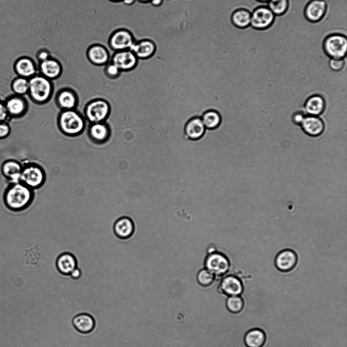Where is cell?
<instances>
[{"instance_id": "1", "label": "cell", "mask_w": 347, "mask_h": 347, "mask_svg": "<svg viewBox=\"0 0 347 347\" xmlns=\"http://www.w3.org/2000/svg\"><path fill=\"white\" fill-rule=\"evenodd\" d=\"M34 198V190L20 182L10 183L3 194L5 206L13 212L25 210L31 205Z\"/></svg>"}, {"instance_id": "2", "label": "cell", "mask_w": 347, "mask_h": 347, "mask_svg": "<svg viewBox=\"0 0 347 347\" xmlns=\"http://www.w3.org/2000/svg\"><path fill=\"white\" fill-rule=\"evenodd\" d=\"M231 263L224 253L211 247L208 249L204 260V268L211 272L215 277H223L229 271Z\"/></svg>"}, {"instance_id": "3", "label": "cell", "mask_w": 347, "mask_h": 347, "mask_svg": "<svg viewBox=\"0 0 347 347\" xmlns=\"http://www.w3.org/2000/svg\"><path fill=\"white\" fill-rule=\"evenodd\" d=\"M52 91L51 80L42 75H35L28 79V94L37 103L47 101Z\"/></svg>"}, {"instance_id": "4", "label": "cell", "mask_w": 347, "mask_h": 347, "mask_svg": "<svg viewBox=\"0 0 347 347\" xmlns=\"http://www.w3.org/2000/svg\"><path fill=\"white\" fill-rule=\"evenodd\" d=\"M59 125L64 133L74 136L82 132L84 129L85 122L77 111L74 109L64 110L59 115Z\"/></svg>"}, {"instance_id": "5", "label": "cell", "mask_w": 347, "mask_h": 347, "mask_svg": "<svg viewBox=\"0 0 347 347\" xmlns=\"http://www.w3.org/2000/svg\"><path fill=\"white\" fill-rule=\"evenodd\" d=\"M323 48L330 59H344L347 50L346 36L339 33L329 35L324 40Z\"/></svg>"}, {"instance_id": "6", "label": "cell", "mask_w": 347, "mask_h": 347, "mask_svg": "<svg viewBox=\"0 0 347 347\" xmlns=\"http://www.w3.org/2000/svg\"><path fill=\"white\" fill-rule=\"evenodd\" d=\"M45 180V173L39 166L30 164L23 167L20 182L30 189L34 190L41 188Z\"/></svg>"}, {"instance_id": "7", "label": "cell", "mask_w": 347, "mask_h": 347, "mask_svg": "<svg viewBox=\"0 0 347 347\" xmlns=\"http://www.w3.org/2000/svg\"><path fill=\"white\" fill-rule=\"evenodd\" d=\"M110 111L109 103L102 99H96L88 102L85 107V115L92 123L103 122Z\"/></svg>"}, {"instance_id": "8", "label": "cell", "mask_w": 347, "mask_h": 347, "mask_svg": "<svg viewBox=\"0 0 347 347\" xmlns=\"http://www.w3.org/2000/svg\"><path fill=\"white\" fill-rule=\"evenodd\" d=\"M275 16L267 6L257 7L251 13L250 26L257 30H265L272 25Z\"/></svg>"}, {"instance_id": "9", "label": "cell", "mask_w": 347, "mask_h": 347, "mask_svg": "<svg viewBox=\"0 0 347 347\" xmlns=\"http://www.w3.org/2000/svg\"><path fill=\"white\" fill-rule=\"evenodd\" d=\"M135 40L132 33L125 28H120L114 31L110 36L108 44L115 51L130 49Z\"/></svg>"}, {"instance_id": "10", "label": "cell", "mask_w": 347, "mask_h": 347, "mask_svg": "<svg viewBox=\"0 0 347 347\" xmlns=\"http://www.w3.org/2000/svg\"><path fill=\"white\" fill-rule=\"evenodd\" d=\"M110 62L120 71L129 72L136 67L138 58L131 50L127 49L115 51L110 57Z\"/></svg>"}, {"instance_id": "11", "label": "cell", "mask_w": 347, "mask_h": 347, "mask_svg": "<svg viewBox=\"0 0 347 347\" xmlns=\"http://www.w3.org/2000/svg\"><path fill=\"white\" fill-rule=\"evenodd\" d=\"M327 10L328 4L326 0H310L304 8V15L307 21L317 23L323 19Z\"/></svg>"}, {"instance_id": "12", "label": "cell", "mask_w": 347, "mask_h": 347, "mask_svg": "<svg viewBox=\"0 0 347 347\" xmlns=\"http://www.w3.org/2000/svg\"><path fill=\"white\" fill-rule=\"evenodd\" d=\"M218 291L220 294L228 296H240L243 291V285L241 279L237 276L227 275L221 279Z\"/></svg>"}, {"instance_id": "13", "label": "cell", "mask_w": 347, "mask_h": 347, "mask_svg": "<svg viewBox=\"0 0 347 347\" xmlns=\"http://www.w3.org/2000/svg\"><path fill=\"white\" fill-rule=\"evenodd\" d=\"M298 261V255L294 250L285 249L276 254L274 264L276 268L280 272H289L295 268Z\"/></svg>"}, {"instance_id": "14", "label": "cell", "mask_w": 347, "mask_h": 347, "mask_svg": "<svg viewBox=\"0 0 347 347\" xmlns=\"http://www.w3.org/2000/svg\"><path fill=\"white\" fill-rule=\"evenodd\" d=\"M86 56L89 62L96 66L106 65L110 60L108 50L101 44L90 46L87 50Z\"/></svg>"}, {"instance_id": "15", "label": "cell", "mask_w": 347, "mask_h": 347, "mask_svg": "<svg viewBox=\"0 0 347 347\" xmlns=\"http://www.w3.org/2000/svg\"><path fill=\"white\" fill-rule=\"evenodd\" d=\"M301 126L302 130L311 137L321 135L325 128L324 122L321 118L318 116L310 115L305 116Z\"/></svg>"}, {"instance_id": "16", "label": "cell", "mask_w": 347, "mask_h": 347, "mask_svg": "<svg viewBox=\"0 0 347 347\" xmlns=\"http://www.w3.org/2000/svg\"><path fill=\"white\" fill-rule=\"evenodd\" d=\"M135 226L132 219L123 216L118 219L113 225L115 235L119 239H127L131 238L135 232Z\"/></svg>"}, {"instance_id": "17", "label": "cell", "mask_w": 347, "mask_h": 347, "mask_svg": "<svg viewBox=\"0 0 347 347\" xmlns=\"http://www.w3.org/2000/svg\"><path fill=\"white\" fill-rule=\"evenodd\" d=\"M39 69L41 74L50 80L58 77L62 72V67L60 62L52 57L40 62Z\"/></svg>"}, {"instance_id": "18", "label": "cell", "mask_w": 347, "mask_h": 347, "mask_svg": "<svg viewBox=\"0 0 347 347\" xmlns=\"http://www.w3.org/2000/svg\"><path fill=\"white\" fill-rule=\"evenodd\" d=\"M131 50L139 59H146L151 57L155 51L154 43L147 39L136 41L130 48Z\"/></svg>"}, {"instance_id": "19", "label": "cell", "mask_w": 347, "mask_h": 347, "mask_svg": "<svg viewBox=\"0 0 347 347\" xmlns=\"http://www.w3.org/2000/svg\"><path fill=\"white\" fill-rule=\"evenodd\" d=\"M15 69L20 77L29 79L36 75L37 67L34 62L28 57H22L15 63Z\"/></svg>"}, {"instance_id": "20", "label": "cell", "mask_w": 347, "mask_h": 347, "mask_svg": "<svg viewBox=\"0 0 347 347\" xmlns=\"http://www.w3.org/2000/svg\"><path fill=\"white\" fill-rule=\"evenodd\" d=\"M23 167L18 162L9 160L4 162L1 167L2 173L10 183L20 182Z\"/></svg>"}, {"instance_id": "21", "label": "cell", "mask_w": 347, "mask_h": 347, "mask_svg": "<svg viewBox=\"0 0 347 347\" xmlns=\"http://www.w3.org/2000/svg\"><path fill=\"white\" fill-rule=\"evenodd\" d=\"M304 106L305 111L310 115L318 116L324 111L326 101L322 96L313 95L307 99Z\"/></svg>"}, {"instance_id": "22", "label": "cell", "mask_w": 347, "mask_h": 347, "mask_svg": "<svg viewBox=\"0 0 347 347\" xmlns=\"http://www.w3.org/2000/svg\"><path fill=\"white\" fill-rule=\"evenodd\" d=\"M77 262L75 256L71 253L65 252L57 258L56 266L58 271L62 274L70 275L71 272L77 268Z\"/></svg>"}, {"instance_id": "23", "label": "cell", "mask_w": 347, "mask_h": 347, "mask_svg": "<svg viewBox=\"0 0 347 347\" xmlns=\"http://www.w3.org/2000/svg\"><path fill=\"white\" fill-rule=\"evenodd\" d=\"M74 328L79 332L87 334L91 332L95 327L94 319L87 313L76 315L72 321Z\"/></svg>"}, {"instance_id": "24", "label": "cell", "mask_w": 347, "mask_h": 347, "mask_svg": "<svg viewBox=\"0 0 347 347\" xmlns=\"http://www.w3.org/2000/svg\"><path fill=\"white\" fill-rule=\"evenodd\" d=\"M205 129L201 118H194L186 124L185 133L188 138L196 140L202 137L205 133Z\"/></svg>"}, {"instance_id": "25", "label": "cell", "mask_w": 347, "mask_h": 347, "mask_svg": "<svg viewBox=\"0 0 347 347\" xmlns=\"http://www.w3.org/2000/svg\"><path fill=\"white\" fill-rule=\"evenodd\" d=\"M266 340L264 331L259 328L248 331L244 337V341L247 347H263Z\"/></svg>"}, {"instance_id": "26", "label": "cell", "mask_w": 347, "mask_h": 347, "mask_svg": "<svg viewBox=\"0 0 347 347\" xmlns=\"http://www.w3.org/2000/svg\"><path fill=\"white\" fill-rule=\"evenodd\" d=\"M5 105L8 114L13 116L20 115L26 108L25 101L18 95L8 98Z\"/></svg>"}, {"instance_id": "27", "label": "cell", "mask_w": 347, "mask_h": 347, "mask_svg": "<svg viewBox=\"0 0 347 347\" xmlns=\"http://www.w3.org/2000/svg\"><path fill=\"white\" fill-rule=\"evenodd\" d=\"M78 99L74 92L70 90H62L58 94L57 102L64 110L74 109L77 104Z\"/></svg>"}, {"instance_id": "28", "label": "cell", "mask_w": 347, "mask_h": 347, "mask_svg": "<svg viewBox=\"0 0 347 347\" xmlns=\"http://www.w3.org/2000/svg\"><path fill=\"white\" fill-rule=\"evenodd\" d=\"M251 13L245 9L235 10L231 16L232 23L239 28H246L250 26Z\"/></svg>"}, {"instance_id": "29", "label": "cell", "mask_w": 347, "mask_h": 347, "mask_svg": "<svg viewBox=\"0 0 347 347\" xmlns=\"http://www.w3.org/2000/svg\"><path fill=\"white\" fill-rule=\"evenodd\" d=\"M89 133L90 137L94 140L102 142L108 137L109 131L106 124L100 122L92 123L89 127Z\"/></svg>"}, {"instance_id": "30", "label": "cell", "mask_w": 347, "mask_h": 347, "mask_svg": "<svg viewBox=\"0 0 347 347\" xmlns=\"http://www.w3.org/2000/svg\"><path fill=\"white\" fill-rule=\"evenodd\" d=\"M201 120L206 128L213 129L220 124L221 117L217 111L210 110L203 114Z\"/></svg>"}, {"instance_id": "31", "label": "cell", "mask_w": 347, "mask_h": 347, "mask_svg": "<svg viewBox=\"0 0 347 347\" xmlns=\"http://www.w3.org/2000/svg\"><path fill=\"white\" fill-rule=\"evenodd\" d=\"M289 0H275L267 2V7L275 16H277L286 14L289 9Z\"/></svg>"}, {"instance_id": "32", "label": "cell", "mask_w": 347, "mask_h": 347, "mask_svg": "<svg viewBox=\"0 0 347 347\" xmlns=\"http://www.w3.org/2000/svg\"><path fill=\"white\" fill-rule=\"evenodd\" d=\"M226 304L230 312L238 313L243 310L244 302L243 298L240 296H231L227 298Z\"/></svg>"}, {"instance_id": "33", "label": "cell", "mask_w": 347, "mask_h": 347, "mask_svg": "<svg viewBox=\"0 0 347 347\" xmlns=\"http://www.w3.org/2000/svg\"><path fill=\"white\" fill-rule=\"evenodd\" d=\"M12 90L14 93L20 96L28 92V79L22 77H16L12 83Z\"/></svg>"}, {"instance_id": "34", "label": "cell", "mask_w": 347, "mask_h": 347, "mask_svg": "<svg viewBox=\"0 0 347 347\" xmlns=\"http://www.w3.org/2000/svg\"><path fill=\"white\" fill-rule=\"evenodd\" d=\"M215 278V276L211 272L204 268L200 270L197 275L198 282L201 286L205 287L211 285Z\"/></svg>"}, {"instance_id": "35", "label": "cell", "mask_w": 347, "mask_h": 347, "mask_svg": "<svg viewBox=\"0 0 347 347\" xmlns=\"http://www.w3.org/2000/svg\"><path fill=\"white\" fill-rule=\"evenodd\" d=\"M104 71L106 75L111 78L118 77L121 72L115 65L110 62L105 65Z\"/></svg>"}, {"instance_id": "36", "label": "cell", "mask_w": 347, "mask_h": 347, "mask_svg": "<svg viewBox=\"0 0 347 347\" xmlns=\"http://www.w3.org/2000/svg\"><path fill=\"white\" fill-rule=\"evenodd\" d=\"M345 65L344 59L331 58L328 62V66L333 71L337 72L341 70Z\"/></svg>"}, {"instance_id": "37", "label": "cell", "mask_w": 347, "mask_h": 347, "mask_svg": "<svg viewBox=\"0 0 347 347\" xmlns=\"http://www.w3.org/2000/svg\"><path fill=\"white\" fill-rule=\"evenodd\" d=\"M305 115L301 111H297L293 113L292 118L293 122L296 125H301Z\"/></svg>"}, {"instance_id": "38", "label": "cell", "mask_w": 347, "mask_h": 347, "mask_svg": "<svg viewBox=\"0 0 347 347\" xmlns=\"http://www.w3.org/2000/svg\"><path fill=\"white\" fill-rule=\"evenodd\" d=\"M51 57L50 53L46 49L40 50L37 55V58L39 63L45 61Z\"/></svg>"}, {"instance_id": "39", "label": "cell", "mask_w": 347, "mask_h": 347, "mask_svg": "<svg viewBox=\"0 0 347 347\" xmlns=\"http://www.w3.org/2000/svg\"><path fill=\"white\" fill-rule=\"evenodd\" d=\"M10 132V128L8 125L4 122L0 123V138L7 137Z\"/></svg>"}, {"instance_id": "40", "label": "cell", "mask_w": 347, "mask_h": 347, "mask_svg": "<svg viewBox=\"0 0 347 347\" xmlns=\"http://www.w3.org/2000/svg\"><path fill=\"white\" fill-rule=\"evenodd\" d=\"M8 113L5 104L0 101V123L4 122L7 119Z\"/></svg>"}, {"instance_id": "41", "label": "cell", "mask_w": 347, "mask_h": 347, "mask_svg": "<svg viewBox=\"0 0 347 347\" xmlns=\"http://www.w3.org/2000/svg\"><path fill=\"white\" fill-rule=\"evenodd\" d=\"M74 279H77L81 276V271L77 267L74 269L69 275Z\"/></svg>"}, {"instance_id": "42", "label": "cell", "mask_w": 347, "mask_h": 347, "mask_svg": "<svg viewBox=\"0 0 347 347\" xmlns=\"http://www.w3.org/2000/svg\"><path fill=\"white\" fill-rule=\"evenodd\" d=\"M136 0H122L121 2L125 6H130L134 4Z\"/></svg>"}, {"instance_id": "43", "label": "cell", "mask_w": 347, "mask_h": 347, "mask_svg": "<svg viewBox=\"0 0 347 347\" xmlns=\"http://www.w3.org/2000/svg\"><path fill=\"white\" fill-rule=\"evenodd\" d=\"M163 0H150L149 2L154 6H159L163 2Z\"/></svg>"}, {"instance_id": "44", "label": "cell", "mask_w": 347, "mask_h": 347, "mask_svg": "<svg viewBox=\"0 0 347 347\" xmlns=\"http://www.w3.org/2000/svg\"><path fill=\"white\" fill-rule=\"evenodd\" d=\"M257 1L262 2V3H267L269 0H256Z\"/></svg>"}, {"instance_id": "45", "label": "cell", "mask_w": 347, "mask_h": 347, "mask_svg": "<svg viewBox=\"0 0 347 347\" xmlns=\"http://www.w3.org/2000/svg\"><path fill=\"white\" fill-rule=\"evenodd\" d=\"M112 2H121L122 0H109Z\"/></svg>"}, {"instance_id": "46", "label": "cell", "mask_w": 347, "mask_h": 347, "mask_svg": "<svg viewBox=\"0 0 347 347\" xmlns=\"http://www.w3.org/2000/svg\"><path fill=\"white\" fill-rule=\"evenodd\" d=\"M137 1L141 2H149L150 0H137Z\"/></svg>"}]
</instances>
